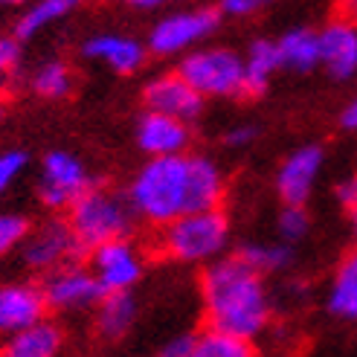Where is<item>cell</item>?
Returning <instances> with one entry per match:
<instances>
[{
    "instance_id": "1",
    "label": "cell",
    "mask_w": 357,
    "mask_h": 357,
    "mask_svg": "<svg viewBox=\"0 0 357 357\" xmlns=\"http://www.w3.org/2000/svg\"><path fill=\"white\" fill-rule=\"evenodd\" d=\"M227 181L215 160L206 154H169L149 157L131 177L128 198L137 221L154 229L172 224L186 212L215 209L224 204Z\"/></svg>"
},
{
    "instance_id": "2",
    "label": "cell",
    "mask_w": 357,
    "mask_h": 357,
    "mask_svg": "<svg viewBox=\"0 0 357 357\" xmlns=\"http://www.w3.org/2000/svg\"><path fill=\"white\" fill-rule=\"evenodd\" d=\"M201 308L206 326L256 340L273 317V299L264 273L238 253L209 261L201 273Z\"/></svg>"
},
{
    "instance_id": "3",
    "label": "cell",
    "mask_w": 357,
    "mask_h": 357,
    "mask_svg": "<svg viewBox=\"0 0 357 357\" xmlns=\"http://www.w3.org/2000/svg\"><path fill=\"white\" fill-rule=\"evenodd\" d=\"M229 241H233V227H229V215L224 206L186 212V215L157 229L160 253L177 264L206 267L209 261L227 256Z\"/></svg>"
},
{
    "instance_id": "4",
    "label": "cell",
    "mask_w": 357,
    "mask_h": 357,
    "mask_svg": "<svg viewBox=\"0 0 357 357\" xmlns=\"http://www.w3.org/2000/svg\"><path fill=\"white\" fill-rule=\"evenodd\" d=\"M67 221L73 227V233L87 256L93 247H99L105 241L131 236L137 215L125 195L105 189V186H93L67 209Z\"/></svg>"
},
{
    "instance_id": "5",
    "label": "cell",
    "mask_w": 357,
    "mask_h": 357,
    "mask_svg": "<svg viewBox=\"0 0 357 357\" xmlns=\"http://www.w3.org/2000/svg\"><path fill=\"white\" fill-rule=\"evenodd\" d=\"M177 73L204 99L244 96V56L229 47L189 50L177 64Z\"/></svg>"
},
{
    "instance_id": "6",
    "label": "cell",
    "mask_w": 357,
    "mask_h": 357,
    "mask_svg": "<svg viewBox=\"0 0 357 357\" xmlns=\"http://www.w3.org/2000/svg\"><path fill=\"white\" fill-rule=\"evenodd\" d=\"M96 181L91 169L84 166V160L76 157L73 151L64 149H52L44 154L41 169H38V201L50 212H67L87 189H93Z\"/></svg>"
},
{
    "instance_id": "7",
    "label": "cell",
    "mask_w": 357,
    "mask_h": 357,
    "mask_svg": "<svg viewBox=\"0 0 357 357\" xmlns=\"http://www.w3.org/2000/svg\"><path fill=\"white\" fill-rule=\"evenodd\" d=\"M17 256H21L26 271L44 276L61 264L79 261L84 256V250L67 218H47L29 229V236L24 238Z\"/></svg>"
},
{
    "instance_id": "8",
    "label": "cell",
    "mask_w": 357,
    "mask_h": 357,
    "mask_svg": "<svg viewBox=\"0 0 357 357\" xmlns=\"http://www.w3.org/2000/svg\"><path fill=\"white\" fill-rule=\"evenodd\" d=\"M41 291L47 299V308L52 314H84L93 311L96 302L105 296V288L99 284L91 264L70 261L56 271L41 276Z\"/></svg>"
},
{
    "instance_id": "9",
    "label": "cell",
    "mask_w": 357,
    "mask_h": 357,
    "mask_svg": "<svg viewBox=\"0 0 357 357\" xmlns=\"http://www.w3.org/2000/svg\"><path fill=\"white\" fill-rule=\"evenodd\" d=\"M221 24V12L209 6H195L183 12H172L151 26L149 50L154 56H181L206 41Z\"/></svg>"
},
{
    "instance_id": "10",
    "label": "cell",
    "mask_w": 357,
    "mask_h": 357,
    "mask_svg": "<svg viewBox=\"0 0 357 357\" xmlns=\"http://www.w3.org/2000/svg\"><path fill=\"white\" fill-rule=\"evenodd\" d=\"M87 264L96 273L105 294L134 291L142 282V276H146V253H142V247L131 236L93 247L87 253Z\"/></svg>"
},
{
    "instance_id": "11",
    "label": "cell",
    "mask_w": 357,
    "mask_h": 357,
    "mask_svg": "<svg viewBox=\"0 0 357 357\" xmlns=\"http://www.w3.org/2000/svg\"><path fill=\"white\" fill-rule=\"evenodd\" d=\"M47 314L50 308L41 291V282L0 279V343L12 340L17 331L29 328Z\"/></svg>"
},
{
    "instance_id": "12",
    "label": "cell",
    "mask_w": 357,
    "mask_h": 357,
    "mask_svg": "<svg viewBox=\"0 0 357 357\" xmlns=\"http://www.w3.org/2000/svg\"><path fill=\"white\" fill-rule=\"evenodd\" d=\"M326 163V151L319 146H299L282 160V166L276 172V195L282 204H299L305 206L311 201V195L319 183Z\"/></svg>"
},
{
    "instance_id": "13",
    "label": "cell",
    "mask_w": 357,
    "mask_h": 357,
    "mask_svg": "<svg viewBox=\"0 0 357 357\" xmlns=\"http://www.w3.org/2000/svg\"><path fill=\"white\" fill-rule=\"evenodd\" d=\"M142 102H146L149 111H160V114L177 116L183 122H195L204 114L206 99L174 70V73L154 76L146 87H142Z\"/></svg>"
},
{
    "instance_id": "14",
    "label": "cell",
    "mask_w": 357,
    "mask_h": 357,
    "mask_svg": "<svg viewBox=\"0 0 357 357\" xmlns=\"http://www.w3.org/2000/svg\"><path fill=\"white\" fill-rule=\"evenodd\" d=\"M192 122L177 116L149 111L137 119V146L146 157H169V154H186L192 142Z\"/></svg>"
},
{
    "instance_id": "15",
    "label": "cell",
    "mask_w": 357,
    "mask_h": 357,
    "mask_svg": "<svg viewBox=\"0 0 357 357\" xmlns=\"http://www.w3.org/2000/svg\"><path fill=\"white\" fill-rule=\"evenodd\" d=\"M319 67L337 82H346L357 73V24L351 17L331 21L319 32Z\"/></svg>"
},
{
    "instance_id": "16",
    "label": "cell",
    "mask_w": 357,
    "mask_h": 357,
    "mask_svg": "<svg viewBox=\"0 0 357 357\" xmlns=\"http://www.w3.org/2000/svg\"><path fill=\"white\" fill-rule=\"evenodd\" d=\"M84 59L108 64L114 73L119 76H131L146 64V47H142L131 35H119V32H102L93 35L82 44Z\"/></svg>"
},
{
    "instance_id": "17",
    "label": "cell",
    "mask_w": 357,
    "mask_h": 357,
    "mask_svg": "<svg viewBox=\"0 0 357 357\" xmlns=\"http://www.w3.org/2000/svg\"><path fill=\"white\" fill-rule=\"evenodd\" d=\"M91 314H93V334L99 340L119 343L137 326L139 305L134 299V291H111L96 302V308Z\"/></svg>"
},
{
    "instance_id": "18",
    "label": "cell",
    "mask_w": 357,
    "mask_h": 357,
    "mask_svg": "<svg viewBox=\"0 0 357 357\" xmlns=\"http://www.w3.org/2000/svg\"><path fill=\"white\" fill-rule=\"evenodd\" d=\"M9 357H61L64 351V328L59 319L41 317L38 323L17 331L12 340L3 343Z\"/></svg>"
},
{
    "instance_id": "19",
    "label": "cell",
    "mask_w": 357,
    "mask_h": 357,
    "mask_svg": "<svg viewBox=\"0 0 357 357\" xmlns=\"http://www.w3.org/2000/svg\"><path fill=\"white\" fill-rule=\"evenodd\" d=\"M282 70L279 44L259 38L244 52V96H261L271 79Z\"/></svg>"
},
{
    "instance_id": "20",
    "label": "cell",
    "mask_w": 357,
    "mask_h": 357,
    "mask_svg": "<svg viewBox=\"0 0 357 357\" xmlns=\"http://www.w3.org/2000/svg\"><path fill=\"white\" fill-rule=\"evenodd\" d=\"M326 311L346 323H357V250L337 264L326 294Z\"/></svg>"
},
{
    "instance_id": "21",
    "label": "cell",
    "mask_w": 357,
    "mask_h": 357,
    "mask_svg": "<svg viewBox=\"0 0 357 357\" xmlns=\"http://www.w3.org/2000/svg\"><path fill=\"white\" fill-rule=\"evenodd\" d=\"M282 67L291 73H311L314 67H319V32L308 26H294L276 41Z\"/></svg>"
},
{
    "instance_id": "22",
    "label": "cell",
    "mask_w": 357,
    "mask_h": 357,
    "mask_svg": "<svg viewBox=\"0 0 357 357\" xmlns=\"http://www.w3.org/2000/svg\"><path fill=\"white\" fill-rule=\"evenodd\" d=\"M84 0H32V3L24 9V15L17 17V26H15V35L21 41L26 38H35L38 32L50 29L52 24L64 21L70 12H76Z\"/></svg>"
},
{
    "instance_id": "23",
    "label": "cell",
    "mask_w": 357,
    "mask_h": 357,
    "mask_svg": "<svg viewBox=\"0 0 357 357\" xmlns=\"http://www.w3.org/2000/svg\"><path fill=\"white\" fill-rule=\"evenodd\" d=\"M192 357H259V349L250 337L206 326L201 334H195Z\"/></svg>"
},
{
    "instance_id": "24",
    "label": "cell",
    "mask_w": 357,
    "mask_h": 357,
    "mask_svg": "<svg viewBox=\"0 0 357 357\" xmlns=\"http://www.w3.org/2000/svg\"><path fill=\"white\" fill-rule=\"evenodd\" d=\"M236 253L247 261L253 264L259 273L264 276H273V273H284L288 267L294 264V244L288 241H253V244H241Z\"/></svg>"
},
{
    "instance_id": "25",
    "label": "cell",
    "mask_w": 357,
    "mask_h": 357,
    "mask_svg": "<svg viewBox=\"0 0 357 357\" xmlns=\"http://www.w3.org/2000/svg\"><path fill=\"white\" fill-rule=\"evenodd\" d=\"M29 84H32V93L41 96V99H64L70 91H73V70L59 59L44 61L32 73Z\"/></svg>"
},
{
    "instance_id": "26",
    "label": "cell",
    "mask_w": 357,
    "mask_h": 357,
    "mask_svg": "<svg viewBox=\"0 0 357 357\" xmlns=\"http://www.w3.org/2000/svg\"><path fill=\"white\" fill-rule=\"evenodd\" d=\"M29 218L24 212H9V209H0V259H6L12 253H17L24 244V238L29 236Z\"/></svg>"
},
{
    "instance_id": "27",
    "label": "cell",
    "mask_w": 357,
    "mask_h": 357,
    "mask_svg": "<svg viewBox=\"0 0 357 357\" xmlns=\"http://www.w3.org/2000/svg\"><path fill=\"white\" fill-rule=\"evenodd\" d=\"M311 233V215L299 204H282V212L276 218V236L288 244H299Z\"/></svg>"
},
{
    "instance_id": "28",
    "label": "cell",
    "mask_w": 357,
    "mask_h": 357,
    "mask_svg": "<svg viewBox=\"0 0 357 357\" xmlns=\"http://www.w3.org/2000/svg\"><path fill=\"white\" fill-rule=\"evenodd\" d=\"M29 166V154L21 149H3L0 151V198L21 181V174Z\"/></svg>"
},
{
    "instance_id": "29",
    "label": "cell",
    "mask_w": 357,
    "mask_h": 357,
    "mask_svg": "<svg viewBox=\"0 0 357 357\" xmlns=\"http://www.w3.org/2000/svg\"><path fill=\"white\" fill-rule=\"evenodd\" d=\"M21 64V38L17 35H0V84H3Z\"/></svg>"
},
{
    "instance_id": "30",
    "label": "cell",
    "mask_w": 357,
    "mask_h": 357,
    "mask_svg": "<svg viewBox=\"0 0 357 357\" xmlns=\"http://www.w3.org/2000/svg\"><path fill=\"white\" fill-rule=\"evenodd\" d=\"M271 6V0H218V12L227 17H250Z\"/></svg>"
},
{
    "instance_id": "31",
    "label": "cell",
    "mask_w": 357,
    "mask_h": 357,
    "mask_svg": "<svg viewBox=\"0 0 357 357\" xmlns=\"http://www.w3.org/2000/svg\"><path fill=\"white\" fill-rule=\"evenodd\" d=\"M192 349H195V334L192 331H181V334L169 337L154 357H192Z\"/></svg>"
},
{
    "instance_id": "32",
    "label": "cell",
    "mask_w": 357,
    "mask_h": 357,
    "mask_svg": "<svg viewBox=\"0 0 357 357\" xmlns=\"http://www.w3.org/2000/svg\"><path fill=\"white\" fill-rule=\"evenodd\" d=\"M259 137V128L256 125H250V122H241V125H233L227 134H224V146L227 149H247V146H253Z\"/></svg>"
},
{
    "instance_id": "33",
    "label": "cell",
    "mask_w": 357,
    "mask_h": 357,
    "mask_svg": "<svg viewBox=\"0 0 357 357\" xmlns=\"http://www.w3.org/2000/svg\"><path fill=\"white\" fill-rule=\"evenodd\" d=\"M334 198H337V204H340L343 212L351 209V206H357V177H346V181L337 183Z\"/></svg>"
},
{
    "instance_id": "34",
    "label": "cell",
    "mask_w": 357,
    "mask_h": 357,
    "mask_svg": "<svg viewBox=\"0 0 357 357\" xmlns=\"http://www.w3.org/2000/svg\"><path fill=\"white\" fill-rule=\"evenodd\" d=\"M340 125H343L346 131H357V96L343 108V114H340Z\"/></svg>"
},
{
    "instance_id": "35",
    "label": "cell",
    "mask_w": 357,
    "mask_h": 357,
    "mask_svg": "<svg viewBox=\"0 0 357 357\" xmlns=\"http://www.w3.org/2000/svg\"><path fill=\"white\" fill-rule=\"evenodd\" d=\"M122 3H128L134 9H157V6H163L166 0H122Z\"/></svg>"
},
{
    "instance_id": "36",
    "label": "cell",
    "mask_w": 357,
    "mask_h": 357,
    "mask_svg": "<svg viewBox=\"0 0 357 357\" xmlns=\"http://www.w3.org/2000/svg\"><path fill=\"white\" fill-rule=\"evenodd\" d=\"M346 224H349V233H351V238L357 241V206L346 209Z\"/></svg>"
},
{
    "instance_id": "37",
    "label": "cell",
    "mask_w": 357,
    "mask_h": 357,
    "mask_svg": "<svg viewBox=\"0 0 357 357\" xmlns=\"http://www.w3.org/2000/svg\"><path fill=\"white\" fill-rule=\"evenodd\" d=\"M340 6H343V12L354 21V17H357V0H340Z\"/></svg>"
},
{
    "instance_id": "38",
    "label": "cell",
    "mask_w": 357,
    "mask_h": 357,
    "mask_svg": "<svg viewBox=\"0 0 357 357\" xmlns=\"http://www.w3.org/2000/svg\"><path fill=\"white\" fill-rule=\"evenodd\" d=\"M32 0H0V9H15V6H29Z\"/></svg>"
},
{
    "instance_id": "39",
    "label": "cell",
    "mask_w": 357,
    "mask_h": 357,
    "mask_svg": "<svg viewBox=\"0 0 357 357\" xmlns=\"http://www.w3.org/2000/svg\"><path fill=\"white\" fill-rule=\"evenodd\" d=\"M0 357H9V351H6V349H0Z\"/></svg>"
},
{
    "instance_id": "40",
    "label": "cell",
    "mask_w": 357,
    "mask_h": 357,
    "mask_svg": "<svg viewBox=\"0 0 357 357\" xmlns=\"http://www.w3.org/2000/svg\"><path fill=\"white\" fill-rule=\"evenodd\" d=\"M0 119H3V108H0Z\"/></svg>"
}]
</instances>
